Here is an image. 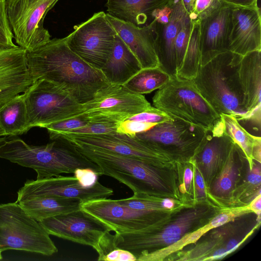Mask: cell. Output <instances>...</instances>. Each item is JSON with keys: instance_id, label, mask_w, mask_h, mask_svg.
<instances>
[{"instance_id": "obj_1", "label": "cell", "mask_w": 261, "mask_h": 261, "mask_svg": "<svg viewBox=\"0 0 261 261\" xmlns=\"http://www.w3.org/2000/svg\"><path fill=\"white\" fill-rule=\"evenodd\" d=\"M26 60L33 82H50L82 104L111 85L100 70L87 63L70 49L66 37L50 39L38 49L27 52Z\"/></svg>"}, {"instance_id": "obj_2", "label": "cell", "mask_w": 261, "mask_h": 261, "mask_svg": "<svg viewBox=\"0 0 261 261\" xmlns=\"http://www.w3.org/2000/svg\"><path fill=\"white\" fill-rule=\"evenodd\" d=\"M0 158L34 169L37 179L74 173L77 169H90L101 176L99 166L73 144L61 138L44 145L26 143L17 136L0 138Z\"/></svg>"}, {"instance_id": "obj_3", "label": "cell", "mask_w": 261, "mask_h": 261, "mask_svg": "<svg viewBox=\"0 0 261 261\" xmlns=\"http://www.w3.org/2000/svg\"><path fill=\"white\" fill-rule=\"evenodd\" d=\"M75 147L99 166L102 175L113 177L124 184L134 194L178 197L175 178L170 171L165 170L166 167L99 149Z\"/></svg>"}, {"instance_id": "obj_4", "label": "cell", "mask_w": 261, "mask_h": 261, "mask_svg": "<svg viewBox=\"0 0 261 261\" xmlns=\"http://www.w3.org/2000/svg\"><path fill=\"white\" fill-rule=\"evenodd\" d=\"M214 214L213 207L208 204L188 207L172 217L166 224L164 218L139 230L115 233L112 235V245L114 248L129 251L137 259L143 255L172 245L208 222Z\"/></svg>"}, {"instance_id": "obj_5", "label": "cell", "mask_w": 261, "mask_h": 261, "mask_svg": "<svg viewBox=\"0 0 261 261\" xmlns=\"http://www.w3.org/2000/svg\"><path fill=\"white\" fill-rule=\"evenodd\" d=\"M242 56L229 50L200 66L193 80L202 97L219 115H244V97L239 77Z\"/></svg>"}, {"instance_id": "obj_6", "label": "cell", "mask_w": 261, "mask_h": 261, "mask_svg": "<svg viewBox=\"0 0 261 261\" xmlns=\"http://www.w3.org/2000/svg\"><path fill=\"white\" fill-rule=\"evenodd\" d=\"M154 108L172 118L212 128L221 117L202 97L193 80L171 77L152 98Z\"/></svg>"}, {"instance_id": "obj_7", "label": "cell", "mask_w": 261, "mask_h": 261, "mask_svg": "<svg viewBox=\"0 0 261 261\" xmlns=\"http://www.w3.org/2000/svg\"><path fill=\"white\" fill-rule=\"evenodd\" d=\"M49 234L16 202L0 204V250H22L50 256L58 248Z\"/></svg>"}, {"instance_id": "obj_8", "label": "cell", "mask_w": 261, "mask_h": 261, "mask_svg": "<svg viewBox=\"0 0 261 261\" xmlns=\"http://www.w3.org/2000/svg\"><path fill=\"white\" fill-rule=\"evenodd\" d=\"M30 129L44 128L51 123L76 117L83 104L61 87L44 80H38L22 93Z\"/></svg>"}, {"instance_id": "obj_9", "label": "cell", "mask_w": 261, "mask_h": 261, "mask_svg": "<svg viewBox=\"0 0 261 261\" xmlns=\"http://www.w3.org/2000/svg\"><path fill=\"white\" fill-rule=\"evenodd\" d=\"M59 0H6L7 17L18 46L33 51L50 40L44 19Z\"/></svg>"}, {"instance_id": "obj_10", "label": "cell", "mask_w": 261, "mask_h": 261, "mask_svg": "<svg viewBox=\"0 0 261 261\" xmlns=\"http://www.w3.org/2000/svg\"><path fill=\"white\" fill-rule=\"evenodd\" d=\"M116 32L103 11L95 13L66 36L70 49L87 63L100 70L110 57Z\"/></svg>"}, {"instance_id": "obj_11", "label": "cell", "mask_w": 261, "mask_h": 261, "mask_svg": "<svg viewBox=\"0 0 261 261\" xmlns=\"http://www.w3.org/2000/svg\"><path fill=\"white\" fill-rule=\"evenodd\" d=\"M152 108L143 95L124 85L111 84L83 103V111L77 116L85 117L90 122L119 123Z\"/></svg>"}, {"instance_id": "obj_12", "label": "cell", "mask_w": 261, "mask_h": 261, "mask_svg": "<svg viewBox=\"0 0 261 261\" xmlns=\"http://www.w3.org/2000/svg\"><path fill=\"white\" fill-rule=\"evenodd\" d=\"M39 222L49 234L92 247L102 260L112 230L98 219L80 209Z\"/></svg>"}, {"instance_id": "obj_13", "label": "cell", "mask_w": 261, "mask_h": 261, "mask_svg": "<svg viewBox=\"0 0 261 261\" xmlns=\"http://www.w3.org/2000/svg\"><path fill=\"white\" fill-rule=\"evenodd\" d=\"M206 129L177 118L156 124L136 137L176 161H190L205 135Z\"/></svg>"}, {"instance_id": "obj_14", "label": "cell", "mask_w": 261, "mask_h": 261, "mask_svg": "<svg viewBox=\"0 0 261 261\" xmlns=\"http://www.w3.org/2000/svg\"><path fill=\"white\" fill-rule=\"evenodd\" d=\"M63 139L75 146H86L103 150L121 155L141 160L151 164L167 168L178 162L165 152L136 136L126 135H76L63 134ZM54 139V140H55Z\"/></svg>"}, {"instance_id": "obj_15", "label": "cell", "mask_w": 261, "mask_h": 261, "mask_svg": "<svg viewBox=\"0 0 261 261\" xmlns=\"http://www.w3.org/2000/svg\"><path fill=\"white\" fill-rule=\"evenodd\" d=\"M80 209L107 224L116 233L141 230L165 218V213L172 211L135 210L108 198L81 202Z\"/></svg>"}, {"instance_id": "obj_16", "label": "cell", "mask_w": 261, "mask_h": 261, "mask_svg": "<svg viewBox=\"0 0 261 261\" xmlns=\"http://www.w3.org/2000/svg\"><path fill=\"white\" fill-rule=\"evenodd\" d=\"M112 189L97 181L91 187L83 186L74 176L58 175L48 178L27 180L17 192L16 202L34 196H50L76 198L82 202L108 198L113 194Z\"/></svg>"}, {"instance_id": "obj_17", "label": "cell", "mask_w": 261, "mask_h": 261, "mask_svg": "<svg viewBox=\"0 0 261 261\" xmlns=\"http://www.w3.org/2000/svg\"><path fill=\"white\" fill-rule=\"evenodd\" d=\"M26 54L27 51L18 45L0 48V108L33 83Z\"/></svg>"}, {"instance_id": "obj_18", "label": "cell", "mask_w": 261, "mask_h": 261, "mask_svg": "<svg viewBox=\"0 0 261 261\" xmlns=\"http://www.w3.org/2000/svg\"><path fill=\"white\" fill-rule=\"evenodd\" d=\"M232 9V6L222 1L218 8L200 19V66L228 51Z\"/></svg>"}, {"instance_id": "obj_19", "label": "cell", "mask_w": 261, "mask_h": 261, "mask_svg": "<svg viewBox=\"0 0 261 261\" xmlns=\"http://www.w3.org/2000/svg\"><path fill=\"white\" fill-rule=\"evenodd\" d=\"M233 142L225 133L221 118L212 128L206 130L202 142L191 160L201 172L206 187H210L220 171Z\"/></svg>"}, {"instance_id": "obj_20", "label": "cell", "mask_w": 261, "mask_h": 261, "mask_svg": "<svg viewBox=\"0 0 261 261\" xmlns=\"http://www.w3.org/2000/svg\"><path fill=\"white\" fill-rule=\"evenodd\" d=\"M171 13L169 21L162 24L152 20L155 38V45L159 67L171 77L176 76V65L174 43L181 27L190 19L182 0H172Z\"/></svg>"}, {"instance_id": "obj_21", "label": "cell", "mask_w": 261, "mask_h": 261, "mask_svg": "<svg viewBox=\"0 0 261 261\" xmlns=\"http://www.w3.org/2000/svg\"><path fill=\"white\" fill-rule=\"evenodd\" d=\"M228 50L242 56L261 50L260 9L233 7Z\"/></svg>"}, {"instance_id": "obj_22", "label": "cell", "mask_w": 261, "mask_h": 261, "mask_svg": "<svg viewBox=\"0 0 261 261\" xmlns=\"http://www.w3.org/2000/svg\"><path fill=\"white\" fill-rule=\"evenodd\" d=\"M106 15L117 34L136 57L142 68L159 67L155 50V36L150 23L139 27L108 13Z\"/></svg>"}, {"instance_id": "obj_23", "label": "cell", "mask_w": 261, "mask_h": 261, "mask_svg": "<svg viewBox=\"0 0 261 261\" xmlns=\"http://www.w3.org/2000/svg\"><path fill=\"white\" fill-rule=\"evenodd\" d=\"M142 67L134 54L116 34L112 52L100 70L112 85H123Z\"/></svg>"}, {"instance_id": "obj_24", "label": "cell", "mask_w": 261, "mask_h": 261, "mask_svg": "<svg viewBox=\"0 0 261 261\" xmlns=\"http://www.w3.org/2000/svg\"><path fill=\"white\" fill-rule=\"evenodd\" d=\"M239 77L247 112L261 105V50L242 56Z\"/></svg>"}, {"instance_id": "obj_25", "label": "cell", "mask_w": 261, "mask_h": 261, "mask_svg": "<svg viewBox=\"0 0 261 261\" xmlns=\"http://www.w3.org/2000/svg\"><path fill=\"white\" fill-rule=\"evenodd\" d=\"M172 0H107V13L121 20L142 27L151 21V14Z\"/></svg>"}, {"instance_id": "obj_26", "label": "cell", "mask_w": 261, "mask_h": 261, "mask_svg": "<svg viewBox=\"0 0 261 261\" xmlns=\"http://www.w3.org/2000/svg\"><path fill=\"white\" fill-rule=\"evenodd\" d=\"M16 202L32 218L40 222L51 217L79 210L82 202L76 198L43 196L31 197Z\"/></svg>"}, {"instance_id": "obj_27", "label": "cell", "mask_w": 261, "mask_h": 261, "mask_svg": "<svg viewBox=\"0 0 261 261\" xmlns=\"http://www.w3.org/2000/svg\"><path fill=\"white\" fill-rule=\"evenodd\" d=\"M246 160L242 149L233 142L222 167L210 186L212 195L222 198L232 191L240 174L241 165Z\"/></svg>"}, {"instance_id": "obj_28", "label": "cell", "mask_w": 261, "mask_h": 261, "mask_svg": "<svg viewBox=\"0 0 261 261\" xmlns=\"http://www.w3.org/2000/svg\"><path fill=\"white\" fill-rule=\"evenodd\" d=\"M30 129L27 107L21 93L0 108V137L17 136Z\"/></svg>"}, {"instance_id": "obj_29", "label": "cell", "mask_w": 261, "mask_h": 261, "mask_svg": "<svg viewBox=\"0 0 261 261\" xmlns=\"http://www.w3.org/2000/svg\"><path fill=\"white\" fill-rule=\"evenodd\" d=\"M191 27L189 38L182 64L176 72V76L193 80L200 67V19H191Z\"/></svg>"}, {"instance_id": "obj_30", "label": "cell", "mask_w": 261, "mask_h": 261, "mask_svg": "<svg viewBox=\"0 0 261 261\" xmlns=\"http://www.w3.org/2000/svg\"><path fill=\"white\" fill-rule=\"evenodd\" d=\"M171 78L159 67L142 68L123 85L130 91L143 95L160 89Z\"/></svg>"}, {"instance_id": "obj_31", "label": "cell", "mask_w": 261, "mask_h": 261, "mask_svg": "<svg viewBox=\"0 0 261 261\" xmlns=\"http://www.w3.org/2000/svg\"><path fill=\"white\" fill-rule=\"evenodd\" d=\"M220 116L223 124L225 133L242 149L250 169L253 162L252 157V148L257 136L249 134L232 115L221 114Z\"/></svg>"}, {"instance_id": "obj_32", "label": "cell", "mask_w": 261, "mask_h": 261, "mask_svg": "<svg viewBox=\"0 0 261 261\" xmlns=\"http://www.w3.org/2000/svg\"><path fill=\"white\" fill-rule=\"evenodd\" d=\"M119 203L133 209L141 211H170L164 206L161 197L143 194H133L130 197L116 200Z\"/></svg>"}, {"instance_id": "obj_33", "label": "cell", "mask_w": 261, "mask_h": 261, "mask_svg": "<svg viewBox=\"0 0 261 261\" xmlns=\"http://www.w3.org/2000/svg\"><path fill=\"white\" fill-rule=\"evenodd\" d=\"M90 122L83 116H77L55 122L46 126L50 139L54 140L59 135L87 125Z\"/></svg>"}, {"instance_id": "obj_34", "label": "cell", "mask_w": 261, "mask_h": 261, "mask_svg": "<svg viewBox=\"0 0 261 261\" xmlns=\"http://www.w3.org/2000/svg\"><path fill=\"white\" fill-rule=\"evenodd\" d=\"M236 119L249 134L260 137L261 105Z\"/></svg>"}, {"instance_id": "obj_35", "label": "cell", "mask_w": 261, "mask_h": 261, "mask_svg": "<svg viewBox=\"0 0 261 261\" xmlns=\"http://www.w3.org/2000/svg\"><path fill=\"white\" fill-rule=\"evenodd\" d=\"M14 36L9 24L6 8V0H0V48L16 46Z\"/></svg>"}, {"instance_id": "obj_36", "label": "cell", "mask_w": 261, "mask_h": 261, "mask_svg": "<svg viewBox=\"0 0 261 261\" xmlns=\"http://www.w3.org/2000/svg\"><path fill=\"white\" fill-rule=\"evenodd\" d=\"M191 27V20L187 21L180 29L174 43L176 72L180 68L188 44Z\"/></svg>"}, {"instance_id": "obj_37", "label": "cell", "mask_w": 261, "mask_h": 261, "mask_svg": "<svg viewBox=\"0 0 261 261\" xmlns=\"http://www.w3.org/2000/svg\"><path fill=\"white\" fill-rule=\"evenodd\" d=\"M119 123L89 122L85 126L72 130L65 134L76 135H114L117 134L116 129Z\"/></svg>"}, {"instance_id": "obj_38", "label": "cell", "mask_w": 261, "mask_h": 261, "mask_svg": "<svg viewBox=\"0 0 261 261\" xmlns=\"http://www.w3.org/2000/svg\"><path fill=\"white\" fill-rule=\"evenodd\" d=\"M155 125L151 123L126 119L118 123L116 132L119 134L135 137L137 134L146 132Z\"/></svg>"}, {"instance_id": "obj_39", "label": "cell", "mask_w": 261, "mask_h": 261, "mask_svg": "<svg viewBox=\"0 0 261 261\" xmlns=\"http://www.w3.org/2000/svg\"><path fill=\"white\" fill-rule=\"evenodd\" d=\"M165 112L153 107L151 109L134 115L126 119L158 124L171 119Z\"/></svg>"}, {"instance_id": "obj_40", "label": "cell", "mask_w": 261, "mask_h": 261, "mask_svg": "<svg viewBox=\"0 0 261 261\" xmlns=\"http://www.w3.org/2000/svg\"><path fill=\"white\" fill-rule=\"evenodd\" d=\"M222 3V0H195L191 19H201L218 8Z\"/></svg>"}, {"instance_id": "obj_41", "label": "cell", "mask_w": 261, "mask_h": 261, "mask_svg": "<svg viewBox=\"0 0 261 261\" xmlns=\"http://www.w3.org/2000/svg\"><path fill=\"white\" fill-rule=\"evenodd\" d=\"M73 174L80 183L84 187H91L98 181L97 174L90 169H77Z\"/></svg>"}, {"instance_id": "obj_42", "label": "cell", "mask_w": 261, "mask_h": 261, "mask_svg": "<svg viewBox=\"0 0 261 261\" xmlns=\"http://www.w3.org/2000/svg\"><path fill=\"white\" fill-rule=\"evenodd\" d=\"M136 257L129 251L115 248L106 254L104 261H135Z\"/></svg>"}, {"instance_id": "obj_43", "label": "cell", "mask_w": 261, "mask_h": 261, "mask_svg": "<svg viewBox=\"0 0 261 261\" xmlns=\"http://www.w3.org/2000/svg\"><path fill=\"white\" fill-rule=\"evenodd\" d=\"M190 161L192 164L193 169V178L196 197L198 199L205 198L206 196V186L202 175L194 162L192 160Z\"/></svg>"}, {"instance_id": "obj_44", "label": "cell", "mask_w": 261, "mask_h": 261, "mask_svg": "<svg viewBox=\"0 0 261 261\" xmlns=\"http://www.w3.org/2000/svg\"><path fill=\"white\" fill-rule=\"evenodd\" d=\"M260 163H256L253 160L251 168L249 169V173L247 176V180L249 184L260 187L261 181V171H260Z\"/></svg>"}, {"instance_id": "obj_45", "label": "cell", "mask_w": 261, "mask_h": 261, "mask_svg": "<svg viewBox=\"0 0 261 261\" xmlns=\"http://www.w3.org/2000/svg\"><path fill=\"white\" fill-rule=\"evenodd\" d=\"M224 3L233 7H258V0H222Z\"/></svg>"}, {"instance_id": "obj_46", "label": "cell", "mask_w": 261, "mask_h": 261, "mask_svg": "<svg viewBox=\"0 0 261 261\" xmlns=\"http://www.w3.org/2000/svg\"><path fill=\"white\" fill-rule=\"evenodd\" d=\"M193 178V169L191 167H187L185 169L184 173V183L182 191L188 192L190 189L191 181Z\"/></svg>"}, {"instance_id": "obj_47", "label": "cell", "mask_w": 261, "mask_h": 261, "mask_svg": "<svg viewBox=\"0 0 261 261\" xmlns=\"http://www.w3.org/2000/svg\"><path fill=\"white\" fill-rule=\"evenodd\" d=\"M249 208L252 212L256 214L258 217H260L261 213V195L258 194L252 200L249 205Z\"/></svg>"}, {"instance_id": "obj_48", "label": "cell", "mask_w": 261, "mask_h": 261, "mask_svg": "<svg viewBox=\"0 0 261 261\" xmlns=\"http://www.w3.org/2000/svg\"><path fill=\"white\" fill-rule=\"evenodd\" d=\"M261 155V137L256 138L252 151V157L253 160L260 163Z\"/></svg>"}, {"instance_id": "obj_49", "label": "cell", "mask_w": 261, "mask_h": 261, "mask_svg": "<svg viewBox=\"0 0 261 261\" xmlns=\"http://www.w3.org/2000/svg\"><path fill=\"white\" fill-rule=\"evenodd\" d=\"M186 11L190 15L193 11L195 0H182Z\"/></svg>"}, {"instance_id": "obj_50", "label": "cell", "mask_w": 261, "mask_h": 261, "mask_svg": "<svg viewBox=\"0 0 261 261\" xmlns=\"http://www.w3.org/2000/svg\"><path fill=\"white\" fill-rule=\"evenodd\" d=\"M2 251L0 250V260L2 259Z\"/></svg>"}]
</instances>
